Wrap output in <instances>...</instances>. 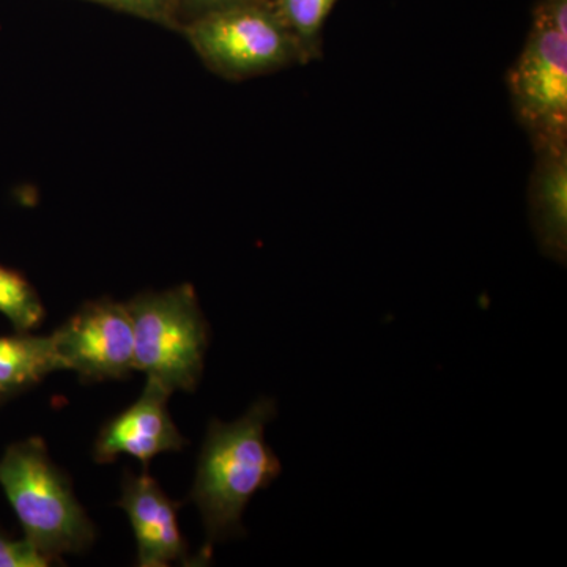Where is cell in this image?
Here are the masks:
<instances>
[{
  "label": "cell",
  "mask_w": 567,
  "mask_h": 567,
  "mask_svg": "<svg viewBox=\"0 0 567 567\" xmlns=\"http://www.w3.org/2000/svg\"><path fill=\"white\" fill-rule=\"evenodd\" d=\"M276 413L275 399L260 398L234 423L208 424L189 495L207 532L204 561L210 558L213 544L245 535L246 506L281 476V462L265 442V427Z\"/></svg>",
  "instance_id": "1"
},
{
  "label": "cell",
  "mask_w": 567,
  "mask_h": 567,
  "mask_svg": "<svg viewBox=\"0 0 567 567\" xmlns=\"http://www.w3.org/2000/svg\"><path fill=\"white\" fill-rule=\"evenodd\" d=\"M0 487L24 529V539L51 565L63 555L91 548L95 527L43 440L35 436L7 447L0 458Z\"/></svg>",
  "instance_id": "2"
},
{
  "label": "cell",
  "mask_w": 567,
  "mask_h": 567,
  "mask_svg": "<svg viewBox=\"0 0 567 567\" xmlns=\"http://www.w3.org/2000/svg\"><path fill=\"white\" fill-rule=\"evenodd\" d=\"M133 319L134 371L175 391H192L203 377L210 328L193 286L142 293L126 303Z\"/></svg>",
  "instance_id": "3"
},
{
  "label": "cell",
  "mask_w": 567,
  "mask_h": 567,
  "mask_svg": "<svg viewBox=\"0 0 567 567\" xmlns=\"http://www.w3.org/2000/svg\"><path fill=\"white\" fill-rule=\"evenodd\" d=\"M194 50L227 76H251L308 54L276 9L259 0L207 11L188 28Z\"/></svg>",
  "instance_id": "4"
},
{
  "label": "cell",
  "mask_w": 567,
  "mask_h": 567,
  "mask_svg": "<svg viewBox=\"0 0 567 567\" xmlns=\"http://www.w3.org/2000/svg\"><path fill=\"white\" fill-rule=\"evenodd\" d=\"M509 85L518 115L540 145L566 142L567 35L543 11L535 10Z\"/></svg>",
  "instance_id": "5"
},
{
  "label": "cell",
  "mask_w": 567,
  "mask_h": 567,
  "mask_svg": "<svg viewBox=\"0 0 567 567\" xmlns=\"http://www.w3.org/2000/svg\"><path fill=\"white\" fill-rule=\"evenodd\" d=\"M55 349L63 371L84 382L125 379L134 371V331L128 306L110 298L89 301L59 328Z\"/></svg>",
  "instance_id": "6"
},
{
  "label": "cell",
  "mask_w": 567,
  "mask_h": 567,
  "mask_svg": "<svg viewBox=\"0 0 567 567\" xmlns=\"http://www.w3.org/2000/svg\"><path fill=\"white\" fill-rule=\"evenodd\" d=\"M169 398L166 388L147 379L140 399L103 425L93 450L95 461L110 464L126 454L148 465L158 454L183 450L186 440L171 417Z\"/></svg>",
  "instance_id": "7"
},
{
  "label": "cell",
  "mask_w": 567,
  "mask_h": 567,
  "mask_svg": "<svg viewBox=\"0 0 567 567\" xmlns=\"http://www.w3.org/2000/svg\"><path fill=\"white\" fill-rule=\"evenodd\" d=\"M118 507L125 511L137 543V566L188 565V544L178 525L182 503L169 498L147 473L123 477Z\"/></svg>",
  "instance_id": "8"
},
{
  "label": "cell",
  "mask_w": 567,
  "mask_h": 567,
  "mask_svg": "<svg viewBox=\"0 0 567 567\" xmlns=\"http://www.w3.org/2000/svg\"><path fill=\"white\" fill-rule=\"evenodd\" d=\"M532 186V219L546 256L566 262L567 156L566 144H544Z\"/></svg>",
  "instance_id": "9"
},
{
  "label": "cell",
  "mask_w": 567,
  "mask_h": 567,
  "mask_svg": "<svg viewBox=\"0 0 567 567\" xmlns=\"http://www.w3.org/2000/svg\"><path fill=\"white\" fill-rule=\"evenodd\" d=\"M58 371H63V364L52 334L0 338V391L7 395L37 385Z\"/></svg>",
  "instance_id": "10"
},
{
  "label": "cell",
  "mask_w": 567,
  "mask_h": 567,
  "mask_svg": "<svg viewBox=\"0 0 567 567\" xmlns=\"http://www.w3.org/2000/svg\"><path fill=\"white\" fill-rule=\"evenodd\" d=\"M0 315L21 333L39 327L44 319V306L37 290L20 274L3 267H0Z\"/></svg>",
  "instance_id": "11"
},
{
  "label": "cell",
  "mask_w": 567,
  "mask_h": 567,
  "mask_svg": "<svg viewBox=\"0 0 567 567\" xmlns=\"http://www.w3.org/2000/svg\"><path fill=\"white\" fill-rule=\"evenodd\" d=\"M338 0H276V11L308 50L322 32Z\"/></svg>",
  "instance_id": "12"
},
{
  "label": "cell",
  "mask_w": 567,
  "mask_h": 567,
  "mask_svg": "<svg viewBox=\"0 0 567 567\" xmlns=\"http://www.w3.org/2000/svg\"><path fill=\"white\" fill-rule=\"evenodd\" d=\"M163 25L175 24V0H89Z\"/></svg>",
  "instance_id": "13"
},
{
  "label": "cell",
  "mask_w": 567,
  "mask_h": 567,
  "mask_svg": "<svg viewBox=\"0 0 567 567\" xmlns=\"http://www.w3.org/2000/svg\"><path fill=\"white\" fill-rule=\"evenodd\" d=\"M51 561L44 558L28 539H11L0 535V567H47Z\"/></svg>",
  "instance_id": "14"
},
{
  "label": "cell",
  "mask_w": 567,
  "mask_h": 567,
  "mask_svg": "<svg viewBox=\"0 0 567 567\" xmlns=\"http://www.w3.org/2000/svg\"><path fill=\"white\" fill-rule=\"evenodd\" d=\"M536 9L543 11L558 31L567 35V0H539Z\"/></svg>",
  "instance_id": "15"
},
{
  "label": "cell",
  "mask_w": 567,
  "mask_h": 567,
  "mask_svg": "<svg viewBox=\"0 0 567 567\" xmlns=\"http://www.w3.org/2000/svg\"><path fill=\"white\" fill-rule=\"evenodd\" d=\"M197 6L205 7L208 11L224 9V7L235 6V3L249 2V0H193Z\"/></svg>",
  "instance_id": "16"
},
{
  "label": "cell",
  "mask_w": 567,
  "mask_h": 567,
  "mask_svg": "<svg viewBox=\"0 0 567 567\" xmlns=\"http://www.w3.org/2000/svg\"><path fill=\"white\" fill-rule=\"evenodd\" d=\"M6 398H9V395H7L6 393H3V391H0V402L3 401V399Z\"/></svg>",
  "instance_id": "17"
}]
</instances>
